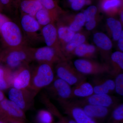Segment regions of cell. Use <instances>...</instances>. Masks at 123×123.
<instances>
[{"instance_id":"39","label":"cell","mask_w":123,"mask_h":123,"mask_svg":"<svg viewBox=\"0 0 123 123\" xmlns=\"http://www.w3.org/2000/svg\"><path fill=\"white\" fill-rule=\"evenodd\" d=\"M6 98L3 91L0 90V102Z\"/></svg>"},{"instance_id":"9","label":"cell","mask_w":123,"mask_h":123,"mask_svg":"<svg viewBox=\"0 0 123 123\" xmlns=\"http://www.w3.org/2000/svg\"><path fill=\"white\" fill-rule=\"evenodd\" d=\"M0 116L7 121L26 122L25 112L13 102L6 98L0 102Z\"/></svg>"},{"instance_id":"26","label":"cell","mask_w":123,"mask_h":123,"mask_svg":"<svg viewBox=\"0 0 123 123\" xmlns=\"http://www.w3.org/2000/svg\"><path fill=\"white\" fill-rule=\"evenodd\" d=\"M36 0L40 2L43 8L48 11L53 23L58 20L61 10L54 0Z\"/></svg>"},{"instance_id":"4","label":"cell","mask_w":123,"mask_h":123,"mask_svg":"<svg viewBox=\"0 0 123 123\" xmlns=\"http://www.w3.org/2000/svg\"><path fill=\"white\" fill-rule=\"evenodd\" d=\"M55 71L57 77L71 86L76 85L86 80L85 75L78 71L68 60L63 61L56 64Z\"/></svg>"},{"instance_id":"16","label":"cell","mask_w":123,"mask_h":123,"mask_svg":"<svg viewBox=\"0 0 123 123\" xmlns=\"http://www.w3.org/2000/svg\"><path fill=\"white\" fill-rule=\"evenodd\" d=\"M21 24L26 34L33 38L37 37V33L42 30L40 25L35 17L25 14H23L22 16Z\"/></svg>"},{"instance_id":"1","label":"cell","mask_w":123,"mask_h":123,"mask_svg":"<svg viewBox=\"0 0 123 123\" xmlns=\"http://www.w3.org/2000/svg\"><path fill=\"white\" fill-rule=\"evenodd\" d=\"M53 65L48 64H38L32 70L28 89L35 97L42 89L50 85L55 79Z\"/></svg>"},{"instance_id":"46","label":"cell","mask_w":123,"mask_h":123,"mask_svg":"<svg viewBox=\"0 0 123 123\" xmlns=\"http://www.w3.org/2000/svg\"><path fill=\"white\" fill-rule=\"evenodd\" d=\"M1 63V62L0 60V63Z\"/></svg>"},{"instance_id":"45","label":"cell","mask_w":123,"mask_h":123,"mask_svg":"<svg viewBox=\"0 0 123 123\" xmlns=\"http://www.w3.org/2000/svg\"><path fill=\"white\" fill-rule=\"evenodd\" d=\"M3 7H2V5L1 4L0 2V12H1L3 11Z\"/></svg>"},{"instance_id":"17","label":"cell","mask_w":123,"mask_h":123,"mask_svg":"<svg viewBox=\"0 0 123 123\" xmlns=\"http://www.w3.org/2000/svg\"><path fill=\"white\" fill-rule=\"evenodd\" d=\"M74 104L80 107L86 114L94 120L105 118L109 114L111 109L108 108L90 104Z\"/></svg>"},{"instance_id":"29","label":"cell","mask_w":123,"mask_h":123,"mask_svg":"<svg viewBox=\"0 0 123 123\" xmlns=\"http://www.w3.org/2000/svg\"><path fill=\"white\" fill-rule=\"evenodd\" d=\"M86 22L84 14L83 13H80L76 15L68 27L74 32H77L81 29Z\"/></svg>"},{"instance_id":"30","label":"cell","mask_w":123,"mask_h":123,"mask_svg":"<svg viewBox=\"0 0 123 123\" xmlns=\"http://www.w3.org/2000/svg\"><path fill=\"white\" fill-rule=\"evenodd\" d=\"M36 119L37 123H53L52 114L48 110H39L37 112Z\"/></svg>"},{"instance_id":"38","label":"cell","mask_w":123,"mask_h":123,"mask_svg":"<svg viewBox=\"0 0 123 123\" xmlns=\"http://www.w3.org/2000/svg\"><path fill=\"white\" fill-rule=\"evenodd\" d=\"M118 41V46L119 49L120 51L123 52V31H122V33L120 35L119 37Z\"/></svg>"},{"instance_id":"31","label":"cell","mask_w":123,"mask_h":123,"mask_svg":"<svg viewBox=\"0 0 123 123\" xmlns=\"http://www.w3.org/2000/svg\"><path fill=\"white\" fill-rule=\"evenodd\" d=\"M123 119V104H119L114 107L111 115L112 123H119Z\"/></svg>"},{"instance_id":"27","label":"cell","mask_w":123,"mask_h":123,"mask_svg":"<svg viewBox=\"0 0 123 123\" xmlns=\"http://www.w3.org/2000/svg\"><path fill=\"white\" fill-rule=\"evenodd\" d=\"M106 23L111 31L113 39L118 41L123 31L121 22L114 18L110 17L107 19Z\"/></svg>"},{"instance_id":"40","label":"cell","mask_w":123,"mask_h":123,"mask_svg":"<svg viewBox=\"0 0 123 123\" xmlns=\"http://www.w3.org/2000/svg\"><path fill=\"white\" fill-rule=\"evenodd\" d=\"M59 119H60V121L56 123H66V120L63 117H62V116Z\"/></svg>"},{"instance_id":"24","label":"cell","mask_w":123,"mask_h":123,"mask_svg":"<svg viewBox=\"0 0 123 123\" xmlns=\"http://www.w3.org/2000/svg\"><path fill=\"white\" fill-rule=\"evenodd\" d=\"M56 29L62 50V49L72 40L76 33L71 30L68 26L62 24L58 25Z\"/></svg>"},{"instance_id":"37","label":"cell","mask_w":123,"mask_h":123,"mask_svg":"<svg viewBox=\"0 0 123 123\" xmlns=\"http://www.w3.org/2000/svg\"><path fill=\"white\" fill-rule=\"evenodd\" d=\"M13 0H0V2L4 7L9 8L12 3Z\"/></svg>"},{"instance_id":"2","label":"cell","mask_w":123,"mask_h":123,"mask_svg":"<svg viewBox=\"0 0 123 123\" xmlns=\"http://www.w3.org/2000/svg\"><path fill=\"white\" fill-rule=\"evenodd\" d=\"M0 60L11 70L14 71L21 66L31 61L30 47L5 49L0 53Z\"/></svg>"},{"instance_id":"8","label":"cell","mask_w":123,"mask_h":123,"mask_svg":"<svg viewBox=\"0 0 123 123\" xmlns=\"http://www.w3.org/2000/svg\"><path fill=\"white\" fill-rule=\"evenodd\" d=\"M31 61L53 65L63 60L53 49L48 46L33 48L30 47Z\"/></svg>"},{"instance_id":"42","label":"cell","mask_w":123,"mask_h":123,"mask_svg":"<svg viewBox=\"0 0 123 123\" xmlns=\"http://www.w3.org/2000/svg\"><path fill=\"white\" fill-rule=\"evenodd\" d=\"M8 123H26L23 122H20V121H7Z\"/></svg>"},{"instance_id":"43","label":"cell","mask_w":123,"mask_h":123,"mask_svg":"<svg viewBox=\"0 0 123 123\" xmlns=\"http://www.w3.org/2000/svg\"><path fill=\"white\" fill-rule=\"evenodd\" d=\"M66 123H77L74 120H66Z\"/></svg>"},{"instance_id":"5","label":"cell","mask_w":123,"mask_h":123,"mask_svg":"<svg viewBox=\"0 0 123 123\" xmlns=\"http://www.w3.org/2000/svg\"><path fill=\"white\" fill-rule=\"evenodd\" d=\"M74 65L78 71L85 76L110 74L111 70L110 64L99 63L92 59H78L74 61Z\"/></svg>"},{"instance_id":"18","label":"cell","mask_w":123,"mask_h":123,"mask_svg":"<svg viewBox=\"0 0 123 123\" xmlns=\"http://www.w3.org/2000/svg\"><path fill=\"white\" fill-rule=\"evenodd\" d=\"M86 40V37L84 34L80 33H75L72 40L62 49L63 54L68 60L70 56L73 55L75 49L85 43Z\"/></svg>"},{"instance_id":"23","label":"cell","mask_w":123,"mask_h":123,"mask_svg":"<svg viewBox=\"0 0 123 123\" xmlns=\"http://www.w3.org/2000/svg\"><path fill=\"white\" fill-rule=\"evenodd\" d=\"M20 6L23 14L34 17L38 11L43 8L41 3L36 0H22Z\"/></svg>"},{"instance_id":"3","label":"cell","mask_w":123,"mask_h":123,"mask_svg":"<svg viewBox=\"0 0 123 123\" xmlns=\"http://www.w3.org/2000/svg\"><path fill=\"white\" fill-rule=\"evenodd\" d=\"M0 35L5 49L19 48L26 46L20 27L11 20L3 24L0 30Z\"/></svg>"},{"instance_id":"13","label":"cell","mask_w":123,"mask_h":123,"mask_svg":"<svg viewBox=\"0 0 123 123\" xmlns=\"http://www.w3.org/2000/svg\"><path fill=\"white\" fill-rule=\"evenodd\" d=\"M31 71L28 64L21 66L14 71L11 87L18 89H29Z\"/></svg>"},{"instance_id":"11","label":"cell","mask_w":123,"mask_h":123,"mask_svg":"<svg viewBox=\"0 0 123 123\" xmlns=\"http://www.w3.org/2000/svg\"><path fill=\"white\" fill-rule=\"evenodd\" d=\"M41 31L47 46L54 49L63 60H68L62 53L61 45L57 35V29L54 23H51L43 27Z\"/></svg>"},{"instance_id":"22","label":"cell","mask_w":123,"mask_h":123,"mask_svg":"<svg viewBox=\"0 0 123 123\" xmlns=\"http://www.w3.org/2000/svg\"><path fill=\"white\" fill-rule=\"evenodd\" d=\"M13 72L7 66L0 65V90L3 91L11 88Z\"/></svg>"},{"instance_id":"35","label":"cell","mask_w":123,"mask_h":123,"mask_svg":"<svg viewBox=\"0 0 123 123\" xmlns=\"http://www.w3.org/2000/svg\"><path fill=\"white\" fill-rule=\"evenodd\" d=\"M97 25L96 18L92 19L86 22L85 23L86 29L88 31H91L93 30Z\"/></svg>"},{"instance_id":"36","label":"cell","mask_w":123,"mask_h":123,"mask_svg":"<svg viewBox=\"0 0 123 123\" xmlns=\"http://www.w3.org/2000/svg\"><path fill=\"white\" fill-rule=\"evenodd\" d=\"M10 20L7 16L0 12V30L3 24Z\"/></svg>"},{"instance_id":"7","label":"cell","mask_w":123,"mask_h":123,"mask_svg":"<svg viewBox=\"0 0 123 123\" xmlns=\"http://www.w3.org/2000/svg\"><path fill=\"white\" fill-rule=\"evenodd\" d=\"M8 95L12 101L24 112L31 110L34 105L35 96L29 89H18L11 87Z\"/></svg>"},{"instance_id":"10","label":"cell","mask_w":123,"mask_h":123,"mask_svg":"<svg viewBox=\"0 0 123 123\" xmlns=\"http://www.w3.org/2000/svg\"><path fill=\"white\" fill-rule=\"evenodd\" d=\"M72 102L76 104H89L111 108L119 104V99L109 94L94 93L87 98Z\"/></svg>"},{"instance_id":"19","label":"cell","mask_w":123,"mask_h":123,"mask_svg":"<svg viewBox=\"0 0 123 123\" xmlns=\"http://www.w3.org/2000/svg\"><path fill=\"white\" fill-rule=\"evenodd\" d=\"M94 94L92 84L86 81H82L72 88V97L85 98Z\"/></svg>"},{"instance_id":"34","label":"cell","mask_w":123,"mask_h":123,"mask_svg":"<svg viewBox=\"0 0 123 123\" xmlns=\"http://www.w3.org/2000/svg\"><path fill=\"white\" fill-rule=\"evenodd\" d=\"M86 0H74L71 3V8L73 10L78 11L82 8L85 5Z\"/></svg>"},{"instance_id":"33","label":"cell","mask_w":123,"mask_h":123,"mask_svg":"<svg viewBox=\"0 0 123 123\" xmlns=\"http://www.w3.org/2000/svg\"><path fill=\"white\" fill-rule=\"evenodd\" d=\"M97 12V7L94 6H91L84 11V14L86 22L96 18Z\"/></svg>"},{"instance_id":"21","label":"cell","mask_w":123,"mask_h":123,"mask_svg":"<svg viewBox=\"0 0 123 123\" xmlns=\"http://www.w3.org/2000/svg\"><path fill=\"white\" fill-rule=\"evenodd\" d=\"M96 52L97 49L95 46L84 43L75 49L73 55L82 59H92L96 56Z\"/></svg>"},{"instance_id":"44","label":"cell","mask_w":123,"mask_h":123,"mask_svg":"<svg viewBox=\"0 0 123 123\" xmlns=\"http://www.w3.org/2000/svg\"><path fill=\"white\" fill-rule=\"evenodd\" d=\"M120 19H121V22L123 23V10L121 11L120 13Z\"/></svg>"},{"instance_id":"28","label":"cell","mask_w":123,"mask_h":123,"mask_svg":"<svg viewBox=\"0 0 123 123\" xmlns=\"http://www.w3.org/2000/svg\"><path fill=\"white\" fill-rule=\"evenodd\" d=\"M35 18L40 25L41 28L51 23H53L48 11L43 8L38 11Z\"/></svg>"},{"instance_id":"6","label":"cell","mask_w":123,"mask_h":123,"mask_svg":"<svg viewBox=\"0 0 123 123\" xmlns=\"http://www.w3.org/2000/svg\"><path fill=\"white\" fill-rule=\"evenodd\" d=\"M47 95L58 103L72 98V88L69 84L59 78H55L50 85L45 88Z\"/></svg>"},{"instance_id":"15","label":"cell","mask_w":123,"mask_h":123,"mask_svg":"<svg viewBox=\"0 0 123 123\" xmlns=\"http://www.w3.org/2000/svg\"><path fill=\"white\" fill-rule=\"evenodd\" d=\"M101 75L95 76L92 79V85L94 93L110 94L115 91L114 80L101 76Z\"/></svg>"},{"instance_id":"41","label":"cell","mask_w":123,"mask_h":123,"mask_svg":"<svg viewBox=\"0 0 123 123\" xmlns=\"http://www.w3.org/2000/svg\"><path fill=\"white\" fill-rule=\"evenodd\" d=\"M0 123H8L7 121L0 116Z\"/></svg>"},{"instance_id":"14","label":"cell","mask_w":123,"mask_h":123,"mask_svg":"<svg viewBox=\"0 0 123 123\" xmlns=\"http://www.w3.org/2000/svg\"><path fill=\"white\" fill-rule=\"evenodd\" d=\"M95 44L100 49L101 56L106 63L110 64V51L112 48V43L105 34L101 32L95 33L93 37Z\"/></svg>"},{"instance_id":"25","label":"cell","mask_w":123,"mask_h":123,"mask_svg":"<svg viewBox=\"0 0 123 123\" xmlns=\"http://www.w3.org/2000/svg\"><path fill=\"white\" fill-rule=\"evenodd\" d=\"M123 5V0H101L100 7L106 13L114 15L118 12Z\"/></svg>"},{"instance_id":"20","label":"cell","mask_w":123,"mask_h":123,"mask_svg":"<svg viewBox=\"0 0 123 123\" xmlns=\"http://www.w3.org/2000/svg\"><path fill=\"white\" fill-rule=\"evenodd\" d=\"M110 64L111 68L110 75L115 77L123 72V53L120 51H116L111 55Z\"/></svg>"},{"instance_id":"32","label":"cell","mask_w":123,"mask_h":123,"mask_svg":"<svg viewBox=\"0 0 123 123\" xmlns=\"http://www.w3.org/2000/svg\"><path fill=\"white\" fill-rule=\"evenodd\" d=\"M115 91L120 96L123 95V74L121 73L115 77Z\"/></svg>"},{"instance_id":"12","label":"cell","mask_w":123,"mask_h":123,"mask_svg":"<svg viewBox=\"0 0 123 123\" xmlns=\"http://www.w3.org/2000/svg\"><path fill=\"white\" fill-rule=\"evenodd\" d=\"M65 112L72 117L77 123H97L88 116L80 107L69 101L59 103Z\"/></svg>"}]
</instances>
